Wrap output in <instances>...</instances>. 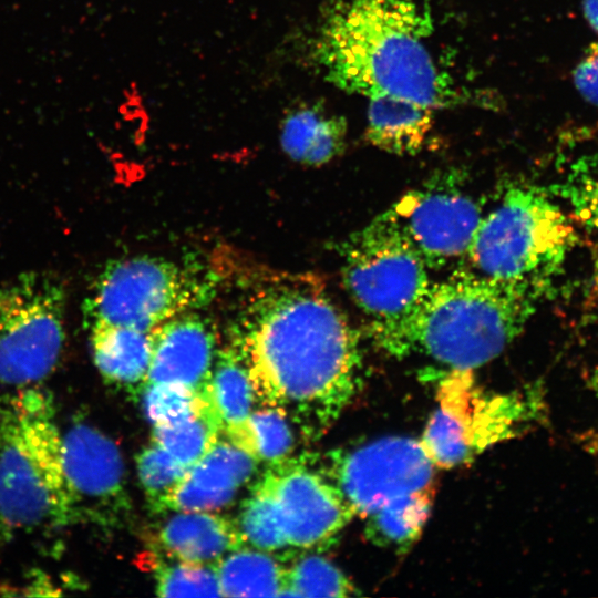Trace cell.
<instances>
[{"mask_svg":"<svg viewBox=\"0 0 598 598\" xmlns=\"http://www.w3.org/2000/svg\"><path fill=\"white\" fill-rule=\"evenodd\" d=\"M258 406L283 414L307 442L321 439L362 386L360 339L318 279L259 288L235 327Z\"/></svg>","mask_w":598,"mask_h":598,"instance_id":"obj_1","label":"cell"},{"mask_svg":"<svg viewBox=\"0 0 598 598\" xmlns=\"http://www.w3.org/2000/svg\"><path fill=\"white\" fill-rule=\"evenodd\" d=\"M427 7L413 0H334L323 13L313 58L324 79L369 99L390 95L434 109L476 104L488 94L460 86L434 59Z\"/></svg>","mask_w":598,"mask_h":598,"instance_id":"obj_2","label":"cell"},{"mask_svg":"<svg viewBox=\"0 0 598 598\" xmlns=\"http://www.w3.org/2000/svg\"><path fill=\"white\" fill-rule=\"evenodd\" d=\"M546 296L525 283L462 270L431 283L413 308L370 333L391 355L422 354L452 370H472L501 354Z\"/></svg>","mask_w":598,"mask_h":598,"instance_id":"obj_3","label":"cell"},{"mask_svg":"<svg viewBox=\"0 0 598 598\" xmlns=\"http://www.w3.org/2000/svg\"><path fill=\"white\" fill-rule=\"evenodd\" d=\"M374 545L406 551L430 516L436 466L420 441L388 436L355 448L313 455Z\"/></svg>","mask_w":598,"mask_h":598,"instance_id":"obj_4","label":"cell"},{"mask_svg":"<svg viewBox=\"0 0 598 598\" xmlns=\"http://www.w3.org/2000/svg\"><path fill=\"white\" fill-rule=\"evenodd\" d=\"M52 395L37 385L0 396V527L7 533L74 524Z\"/></svg>","mask_w":598,"mask_h":598,"instance_id":"obj_5","label":"cell"},{"mask_svg":"<svg viewBox=\"0 0 598 598\" xmlns=\"http://www.w3.org/2000/svg\"><path fill=\"white\" fill-rule=\"evenodd\" d=\"M576 244L571 219L554 196L514 187L482 218L466 255L478 274L548 295Z\"/></svg>","mask_w":598,"mask_h":598,"instance_id":"obj_6","label":"cell"},{"mask_svg":"<svg viewBox=\"0 0 598 598\" xmlns=\"http://www.w3.org/2000/svg\"><path fill=\"white\" fill-rule=\"evenodd\" d=\"M436 399L439 408L420 441L436 467L466 464L486 447L548 420L543 385L487 393L471 370H452L440 383Z\"/></svg>","mask_w":598,"mask_h":598,"instance_id":"obj_7","label":"cell"},{"mask_svg":"<svg viewBox=\"0 0 598 598\" xmlns=\"http://www.w3.org/2000/svg\"><path fill=\"white\" fill-rule=\"evenodd\" d=\"M212 274L158 257L110 262L83 305L87 327L103 323L153 331L213 296Z\"/></svg>","mask_w":598,"mask_h":598,"instance_id":"obj_8","label":"cell"},{"mask_svg":"<svg viewBox=\"0 0 598 598\" xmlns=\"http://www.w3.org/2000/svg\"><path fill=\"white\" fill-rule=\"evenodd\" d=\"M342 280L370 329L413 308L429 286L427 266L389 209L341 246Z\"/></svg>","mask_w":598,"mask_h":598,"instance_id":"obj_9","label":"cell"},{"mask_svg":"<svg viewBox=\"0 0 598 598\" xmlns=\"http://www.w3.org/2000/svg\"><path fill=\"white\" fill-rule=\"evenodd\" d=\"M66 288L50 271L0 287V383L35 385L56 367L65 340Z\"/></svg>","mask_w":598,"mask_h":598,"instance_id":"obj_10","label":"cell"},{"mask_svg":"<svg viewBox=\"0 0 598 598\" xmlns=\"http://www.w3.org/2000/svg\"><path fill=\"white\" fill-rule=\"evenodd\" d=\"M258 480L272 496L291 555L327 549L354 517L315 464L313 454L268 465Z\"/></svg>","mask_w":598,"mask_h":598,"instance_id":"obj_11","label":"cell"},{"mask_svg":"<svg viewBox=\"0 0 598 598\" xmlns=\"http://www.w3.org/2000/svg\"><path fill=\"white\" fill-rule=\"evenodd\" d=\"M62 465L74 524H122L132 511L125 464L115 442L76 420L62 432Z\"/></svg>","mask_w":598,"mask_h":598,"instance_id":"obj_12","label":"cell"},{"mask_svg":"<svg viewBox=\"0 0 598 598\" xmlns=\"http://www.w3.org/2000/svg\"><path fill=\"white\" fill-rule=\"evenodd\" d=\"M391 209L429 268L467 254L483 218L473 197L445 183L412 190Z\"/></svg>","mask_w":598,"mask_h":598,"instance_id":"obj_13","label":"cell"},{"mask_svg":"<svg viewBox=\"0 0 598 598\" xmlns=\"http://www.w3.org/2000/svg\"><path fill=\"white\" fill-rule=\"evenodd\" d=\"M218 350L210 323L192 311L179 313L153 330L152 355L143 386L175 383L203 395Z\"/></svg>","mask_w":598,"mask_h":598,"instance_id":"obj_14","label":"cell"},{"mask_svg":"<svg viewBox=\"0 0 598 598\" xmlns=\"http://www.w3.org/2000/svg\"><path fill=\"white\" fill-rule=\"evenodd\" d=\"M258 461L228 440H218L163 501L167 511L212 512L233 503L257 472Z\"/></svg>","mask_w":598,"mask_h":598,"instance_id":"obj_15","label":"cell"},{"mask_svg":"<svg viewBox=\"0 0 598 598\" xmlns=\"http://www.w3.org/2000/svg\"><path fill=\"white\" fill-rule=\"evenodd\" d=\"M150 545L151 551L164 558L214 567L246 543L234 519L212 512L177 511L156 525Z\"/></svg>","mask_w":598,"mask_h":598,"instance_id":"obj_16","label":"cell"},{"mask_svg":"<svg viewBox=\"0 0 598 598\" xmlns=\"http://www.w3.org/2000/svg\"><path fill=\"white\" fill-rule=\"evenodd\" d=\"M347 131V120L330 112L322 102H299L286 110L279 141L293 162L320 166L343 153Z\"/></svg>","mask_w":598,"mask_h":598,"instance_id":"obj_17","label":"cell"},{"mask_svg":"<svg viewBox=\"0 0 598 598\" xmlns=\"http://www.w3.org/2000/svg\"><path fill=\"white\" fill-rule=\"evenodd\" d=\"M208 391L223 434L255 458L249 417L257 403L247 368L233 346L218 350Z\"/></svg>","mask_w":598,"mask_h":598,"instance_id":"obj_18","label":"cell"},{"mask_svg":"<svg viewBox=\"0 0 598 598\" xmlns=\"http://www.w3.org/2000/svg\"><path fill=\"white\" fill-rule=\"evenodd\" d=\"M89 329L93 361L102 378L137 396L150 367L153 331L103 323Z\"/></svg>","mask_w":598,"mask_h":598,"instance_id":"obj_19","label":"cell"},{"mask_svg":"<svg viewBox=\"0 0 598 598\" xmlns=\"http://www.w3.org/2000/svg\"><path fill=\"white\" fill-rule=\"evenodd\" d=\"M369 100L365 138L391 154H416L432 128L433 109L390 95Z\"/></svg>","mask_w":598,"mask_h":598,"instance_id":"obj_20","label":"cell"},{"mask_svg":"<svg viewBox=\"0 0 598 598\" xmlns=\"http://www.w3.org/2000/svg\"><path fill=\"white\" fill-rule=\"evenodd\" d=\"M221 596L285 597V563L270 553L241 547L215 566Z\"/></svg>","mask_w":598,"mask_h":598,"instance_id":"obj_21","label":"cell"},{"mask_svg":"<svg viewBox=\"0 0 598 598\" xmlns=\"http://www.w3.org/2000/svg\"><path fill=\"white\" fill-rule=\"evenodd\" d=\"M223 434L221 422L212 401L186 419L153 425L152 442L164 448L185 468L199 461Z\"/></svg>","mask_w":598,"mask_h":598,"instance_id":"obj_22","label":"cell"},{"mask_svg":"<svg viewBox=\"0 0 598 598\" xmlns=\"http://www.w3.org/2000/svg\"><path fill=\"white\" fill-rule=\"evenodd\" d=\"M236 524L250 547L276 554L282 561L292 556L272 496L258 478L240 505Z\"/></svg>","mask_w":598,"mask_h":598,"instance_id":"obj_23","label":"cell"},{"mask_svg":"<svg viewBox=\"0 0 598 598\" xmlns=\"http://www.w3.org/2000/svg\"><path fill=\"white\" fill-rule=\"evenodd\" d=\"M285 597H346L355 594L348 577L330 560L313 551L297 553L283 560Z\"/></svg>","mask_w":598,"mask_h":598,"instance_id":"obj_24","label":"cell"},{"mask_svg":"<svg viewBox=\"0 0 598 598\" xmlns=\"http://www.w3.org/2000/svg\"><path fill=\"white\" fill-rule=\"evenodd\" d=\"M555 198L567 204L568 214L587 228L598 230V154L578 157L565 177L548 187Z\"/></svg>","mask_w":598,"mask_h":598,"instance_id":"obj_25","label":"cell"},{"mask_svg":"<svg viewBox=\"0 0 598 598\" xmlns=\"http://www.w3.org/2000/svg\"><path fill=\"white\" fill-rule=\"evenodd\" d=\"M148 551L144 563L153 573L161 597H219L218 578L213 566L194 565Z\"/></svg>","mask_w":598,"mask_h":598,"instance_id":"obj_26","label":"cell"},{"mask_svg":"<svg viewBox=\"0 0 598 598\" xmlns=\"http://www.w3.org/2000/svg\"><path fill=\"white\" fill-rule=\"evenodd\" d=\"M137 398L153 425L169 424L198 413L210 395H200L175 383H154L142 388Z\"/></svg>","mask_w":598,"mask_h":598,"instance_id":"obj_27","label":"cell"},{"mask_svg":"<svg viewBox=\"0 0 598 598\" xmlns=\"http://www.w3.org/2000/svg\"><path fill=\"white\" fill-rule=\"evenodd\" d=\"M136 470L148 507L155 514L187 471L153 442L136 455Z\"/></svg>","mask_w":598,"mask_h":598,"instance_id":"obj_28","label":"cell"},{"mask_svg":"<svg viewBox=\"0 0 598 598\" xmlns=\"http://www.w3.org/2000/svg\"><path fill=\"white\" fill-rule=\"evenodd\" d=\"M249 423L254 436L255 458L267 466L282 462L295 450L293 426L279 411L259 406L251 412Z\"/></svg>","mask_w":598,"mask_h":598,"instance_id":"obj_29","label":"cell"},{"mask_svg":"<svg viewBox=\"0 0 598 598\" xmlns=\"http://www.w3.org/2000/svg\"><path fill=\"white\" fill-rule=\"evenodd\" d=\"M573 79L584 99L598 107V42L585 50L573 72Z\"/></svg>","mask_w":598,"mask_h":598,"instance_id":"obj_30","label":"cell"},{"mask_svg":"<svg viewBox=\"0 0 598 598\" xmlns=\"http://www.w3.org/2000/svg\"><path fill=\"white\" fill-rule=\"evenodd\" d=\"M582 8L587 22L598 33V0H584Z\"/></svg>","mask_w":598,"mask_h":598,"instance_id":"obj_31","label":"cell"},{"mask_svg":"<svg viewBox=\"0 0 598 598\" xmlns=\"http://www.w3.org/2000/svg\"><path fill=\"white\" fill-rule=\"evenodd\" d=\"M587 385L595 398L598 400V364L590 371L587 378Z\"/></svg>","mask_w":598,"mask_h":598,"instance_id":"obj_32","label":"cell"}]
</instances>
